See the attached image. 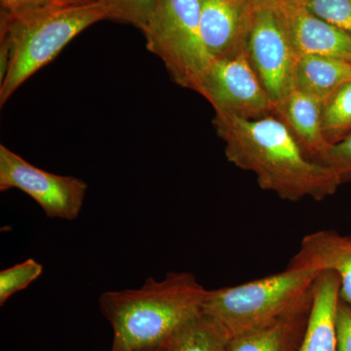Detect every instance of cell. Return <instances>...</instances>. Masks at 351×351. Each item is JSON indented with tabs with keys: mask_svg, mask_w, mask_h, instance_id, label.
Returning a JSON list of instances; mask_svg holds the SVG:
<instances>
[{
	"mask_svg": "<svg viewBox=\"0 0 351 351\" xmlns=\"http://www.w3.org/2000/svg\"><path fill=\"white\" fill-rule=\"evenodd\" d=\"M322 130L331 145L351 134V82L339 88L323 103Z\"/></svg>",
	"mask_w": 351,
	"mask_h": 351,
	"instance_id": "cell-17",
	"label": "cell"
},
{
	"mask_svg": "<svg viewBox=\"0 0 351 351\" xmlns=\"http://www.w3.org/2000/svg\"><path fill=\"white\" fill-rule=\"evenodd\" d=\"M43 272V265L32 258L2 270L0 272V306H3L16 293L29 287Z\"/></svg>",
	"mask_w": 351,
	"mask_h": 351,
	"instance_id": "cell-18",
	"label": "cell"
},
{
	"mask_svg": "<svg viewBox=\"0 0 351 351\" xmlns=\"http://www.w3.org/2000/svg\"><path fill=\"white\" fill-rule=\"evenodd\" d=\"M290 263L338 274L341 299L351 306V237L334 230H320L302 239Z\"/></svg>",
	"mask_w": 351,
	"mask_h": 351,
	"instance_id": "cell-13",
	"label": "cell"
},
{
	"mask_svg": "<svg viewBox=\"0 0 351 351\" xmlns=\"http://www.w3.org/2000/svg\"><path fill=\"white\" fill-rule=\"evenodd\" d=\"M138 351H166L165 346H156V348H147V350H143Z\"/></svg>",
	"mask_w": 351,
	"mask_h": 351,
	"instance_id": "cell-26",
	"label": "cell"
},
{
	"mask_svg": "<svg viewBox=\"0 0 351 351\" xmlns=\"http://www.w3.org/2000/svg\"><path fill=\"white\" fill-rule=\"evenodd\" d=\"M64 3L68 4H77V3H86V2L98 1V0H60Z\"/></svg>",
	"mask_w": 351,
	"mask_h": 351,
	"instance_id": "cell-25",
	"label": "cell"
},
{
	"mask_svg": "<svg viewBox=\"0 0 351 351\" xmlns=\"http://www.w3.org/2000/svg\"><path fill=\"white\" fill-rule=\"evenodd\" d=\"M298 57L320 56L351 62V36L306 7L274 1Z\"/></svg>",
	"mask_w": 351,
	"mask_h": 351,
	"instance_id": "cell-9",
	"label": "cell"
},
{
	"mask_svg": "<svg viewBox=\"0 0 351 351\" xmlns=\"http://www.w3.org/2000/svg\"><path fill=\"white\" fill-rule=\"evenodd\" d=\"M279 3L289 4V5L306 7L311 0H274Z\"/></svg>",
	"mask_w": 351,
	"mask_h": 351,
	"instance_id": "cell-24",
	"label": "cell"
},
{
	"mask_svg": "<svg viewBox=\"0 0 351 351\" xmlns=\"http://www.w3.org/2000/svg\"><path fill=\"white\" fill-rule=\"evenodd\" d=\"M252 0H201L200 31L212 59L246 46Z\"/></svg>",
	"mask_w": 351,
	"mask_h": 351,
	"instance_id": "cell-10",
	"label": "cell"
},
{
	"mask_svg": "<svg viewBox=\"0 0 351 351\" xmlns=\"http://www.w3.org/2000/svg\"><path fill=\"white\" fill-rule=\"evenodd\" d=\"M313 298L287 315L233 335L226 351H299Z\"/></svg>",
	"mask_w": 351,
	"mask_h": 351,
	"instance_id": "cell-14",
	"label": "cell"
},
{
	"mask_svg": "<svg viewBox=\"0 0 351 351\" xmlns=\"http://www.w3.org/2000/svg\"><path fill=\"white\" fill-rule=\"evenodd\" d=\"M207 290L193 274L149 277L138 289L108 291L99 300L113 332L112 351H138L164 345L202 313Z\"/></svg>",
	"mask_w": 351,
	"mask_h": 351,
	"instance_id": "cell-2",
	"label": "cell"
},
{
	"mask_svg": "<svg viewBox=\"0 0 351 351\" xmlns=\"http://www.w3.org/2000/svg\"><path fill=\"white\" fill-rule=\"evenodd\" d=\"M337 330L338 351H351V306L341 300L337 315Z\"/></svg>",
	"mask_w": 351,
	"mask_h": 351,
	"instance_id": "cell-23",
	"label": "cell"
},
{
	"mask_svg": "<svg viewBox=\"0 0 351 351\" xmlns=\"http://www.w3.org/2000/svg\"><path fill=\"white\" fill-rule=\"evenodd\" d=\"M108 18L99 1L60 3L20 16L1 13L0 107L78 34Z\"/></svg>",
	"mask_w": 351,
	"mask_h": 351,
	"instance_id": "cell-3",
	"label": "cell"
},
{
	"mask_svg": "<svg viewBox=\"0 0 351 351\" xmlns=\"http://www.w3.org/2000/svg\"><path fill=\"white\" fill-rule=\"evenodd\" d=\"M60 3L64 2L60 0H0L1 13L9 16L24 15Z\"/></svg>",
	"mask_w": 351,
	"mask_h": 351,
	"instance_id": "cell-22",
	"label": "cell"
},
{
	"mask_svg": "<svg viewBox=\"0 0 351 351\" xmlns=\"http://www.w3.org/2000/svg\"><path fill=\"white\" fill-rule=\"evenodd\" d=\"M322 164L338 173L343 181L351 178V134L329 147L323 157Z\"/></svg>",
	"mask_w": 351,
	"mask_h": 351,
	"instance_id": "cell-21",
	"label": "cell"
},
{
	"mask_svg": "<svg viewBox=\"0 0 351 351\" xmlns=\"http://www.w3.org/2000/svg\"><path fill=\"white\" fill-rule=\"evenodd\" d=\"M246 50L252 66L276 107L294 89L299 57L271 0H252Z\"/></svg>",
	"mask_w": 351,
	"mask_h": 351,
	"instance_id": "cell-6",
	"label": "cell"
},
{
	"mask_svg": "<svg viewBox=\"0 0 351 351\" xmlns=\"http://www.w3.org/2000/svg\"><path fill=\"white\" fill-rule=\"evenodd\" d=\"M196 93L211 104L215 113L258 119L276 112V105L252 66L246 46L212 59Z\"/></svg>",
	"mask_w": 351,
	"mask_h": 351,
	"instance_id": "cell-7",
	"label": "cell"
},
{
	"mask_svg": "<svg viewBox=\"0 0 351 351\" xmlns=\"http://www.w3.org/2000/svg\"><path fill=\"white\" fill-rule=\"evenodd\" d=\"M322 106V101L294 88L274 112L307 157L321 164L331 147L323 134Z\"/></svg>",
	"mask_w": 351,
	"mask_h": 351,
	"instance_id": "cell-12",
	"label": "cell"
},
{
	"mask_svg": "<svg viewBox=\"0 0 351 351\" xmlns=\"http://www.w3.org/2000/svg\"><path fill=\"white\" fill-rule=\"evenodd\" d=\"M108 11V20L133 25L143 31L159 0H98Z\"/></svg>",
	"mask_w": 351,
	"mask_h": 351,
	"instance_id": "cell-19",
	"label": "cell"
},
{
	"mask_svg": "<svg viewBox=\"0 0 351 351\" xmlns=\"http://www.w3.org/2000/svg\"><path fill=\"white\" fill-rule=\"evenodd\" d=\"M213 125L225 143L228 160L253 173L261 189L281 199L321 201L335 195L345 182L331 168L307 157L276 115L244 119L215 113Z\"/></svg>",
	"mask_w": 351,
	"mask_h": 351,
	"instance_id": "cell-1",
	"label": "cell"
},
{
	"mask_svg": "<svg viewBox=\"0 0 351 351\" xmlns=\"http://www.w3.org/2000/svg\"><path fill=\"white\" fill-rule=\"evenodd\" d=\"M201 0H159L143 29L147 50L175 83L196 92L212 58L200 31Z\"/></svg>",
	"mask_w": 351,
	"mask_h": 351,
	"instance_id": "cell-5",
	"label": "cell"
},
{
	"mask_svg": "<svg viewBox=\"0 0 351 351\" xmlns=\"http://www.w3.org/2000/svg\"><path fill=\"white\" fill-rule=\"evenodd\" d=\"M230 334L218 320L201 313L165 343L166 351H226Z\"/></svg>",
	"mask_w": 351,
	"mask_h": 351,
	"instance_id": "cell-16",
	"label": "cell"
},
{
	"mask_svg": "<svg viewBox=\"0 0 351 351\" xmlns=\"http://www.w3.org/2000/svg\"><path fill=\"white\" fill-rule=\"evenodd\" d=\"M315 267L289 263L279 274L232 287L210 290L202 313L218 320L230 336L292 313L313 295L321 274Z\"/></svg>",
	"mask_w": 351,
	"mask_h": 351,
	"instance_id": "cell-4",
	"label": "cell"
},
{
	"mask_svg": "<svg viewBox=\"0 0 351 351\" xmlns=\"http://www.w3.org/2000/svg\"><path fill=\"white\" fill-rule=\"evenodd\" d=\"M348 82H351V62L320 56L298 59L294 88L322 103Z\"/></svg>",
	"mask_w": 351,
	"mask_h": 351,
	"instance_id": "cell-15",
	"label": "cell"
},
{
	"mask_svg": "<svg viewBox=\"0 0 351 351\" xmlns=\"http://www.w3.org/2000/svg\"><path fill=\"white\" fill-rule=\"evenodd\" d=\"M341 300L338 274L321 272L314 285L313 306L299 351H338L337 315Z\"/></svg>",
	"mask_w": 351,
	"mask_h": 351,
	"instance_id": "cell-11",
	"label": "cell"
},
{
	"mask_svg": "<svg viewBox=\"0 0 351 351\" xmlns=\"http://www.w3.org/2000/svg\"><path fill=\"white\" fill-rule=\"evenodd\" d=\"M306 9L351 36V0H311Z\"/></svg>",
	"mask_w": 351,
	"mask_h": 351,
	"instance_id": "cell-20",
	"label": "cell"
},
{
	"mask_svg": "<svg viewBox=\"0 0 351 351\" xmlns=\"http://www.w3.org/2000/svg\"><path fill=\"white\" fill-rule=\"evenodd\" d=\"M12 189L31 196L48 218L73 221L82 212L88 186L77 178L40 169L1 145L0 191Z\"/></svg>",
	"mask_w": 351,
	"mask_h": 351,
	"instance_id": "cell-8",
	"label": "cell"
}]
</instances>
